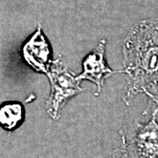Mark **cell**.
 <instances>
[{
  "label": "cell",
  "mask_w": 158,
  "mask_h": 158,
  "mask_svg": "<svg viewBox=\"0 0 158 158\" xmlns=\"http://www.w3.org/2000/svg\"><path fill=\"white\" fill-rule=\"evenodd\" d=\"M122 99L127 106L158 78V19L136 24L124 40Z\"/></svg>",
  "instance_id": "cell-1"
},
{
  "label": "cell",
  "mask_w": 158,
  "mask_h": 158,
  "mask_svg": "<svg viewBox=\"0 0 158 158\" xmlns=\"http://www.w3.org/2000/svg\"><path fill=\"white\" fill-rule=\"evenodd\" d=\"M121 148L128 158H158V122L156 116L141 123L134 120L119 130Z\"/></svg>",
  "instance_id": "cell-2"
},
{
  "label": "cell",
  "mask_w": 158,
  "mask_h": 158,
  "mask_svg": "<svg viewBox=\"0 0 158 158\" xmlns=\"http://www.w3.org/2000/svg\"><path fill=\"white\" fill-rule=\"evenodd\" d=\"M61 57L53 61L48 71V77L50 83V94L46 101V110L48 114L55 120L60 118L62 109L66 103L85 89L80 86L77 76L69 70L62 62Z\"/></svg>",
  "instance_id": "cell-3"
},
{
  "label": "cell",
  "mask_w": 158,
  "mask_h": 158,
  "mask_svg": "<svg viewBox=\"0 0 158 158\" xmlns=\"http://www.w3.org/2000/svg\"><path fill=\"white\" fill-rule=\"evenodd\" d=\"M106 40H102L93 49L92 52L85 57L83 61V71L77 76L79 82L83 80H89L95 84L97 86V92L95 96L100 94L102 87L105 81L110 76L119 71H114L107 65L106 59Z\"/></svg>",
  "instance_id": "cell-4"
},
{
  "label": "cell",
  "mask_w": 158,
  "mask_h": 158,
  "mask_svg": "<svg viewBox=\"0 0 158 158\" xmlns=\"http://www.w3.org/2000/svg\"><path fill=\"white\" fill-rule=\"evenodd\" d=\"M22 56L35 71L48 73L53 63L50 46L41 31L40 26L23 47Z\"/></svg>",
  "instance_id": "cell-5"
},
{
  "label": "cell",
  "mask_w": 158,
  "mask_h": 158,
  "mask_svg": "<svg viewBox=\"0 0 158 158\" xmlns=\"http://www.w3.org/2000/svg\"><path fill=\"white\" fill-rule=\"evenodd\" d=\"M25 118V108L20 102H6L0 106V127L8 132L19 127Z\"/></svg>",
  "instance_id": "cell-6"
},
{
  "label": "cell",
  "mask_w": 158,
  "mask_h": 158,
  "mask_svg": "<svg viewBox=\"0 0 158 158\" xmlns=\"http://www.w3.org/2000/svg\"><path fill=\"white\" fill-rule=\"evenodd\" d=\"M143 93L148 97V103L142 114H150L151 116L156 117L158 115V78L149 85Z\"/></svg>",
  "instance_id": "cell-7"
},
{
  "label": "cell",
  "mask_w": 158,
  "mask_h": 158,
  "mask_svg": "<svg viewBox=\"0 0 158 158\" xmlns=\"http://www.w3.org/2000/svg\"><path fill=\"white\" fill-rule=\"evenodd\" d=\"M109 158H128L127 156V155L125 154V152L122 150V148H117L115 150H113V153L111 154L110 157Z\"/></svg>",
  "instance_id": "cell-8"
}]
</instances>
